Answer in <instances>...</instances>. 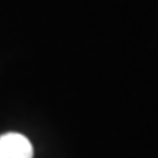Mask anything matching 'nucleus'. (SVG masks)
Instances as JSON below:
<instances>
[{
  "mask_svg": "<svg viewBox=\"0 0 158 158\" xmlns=\"http://www.w3.org/2000/svg\"><path fill=\"white\" fill-rule=\"evenodd\" d=\"M34 148L27 136L16 132L0 135V158H32Z\"/></svg>",
  "mask_w": 158,
  "mask_h": 158,
  "instance_id": "nucleus-1",
  "label": "nucleus"
}]
</instances>
